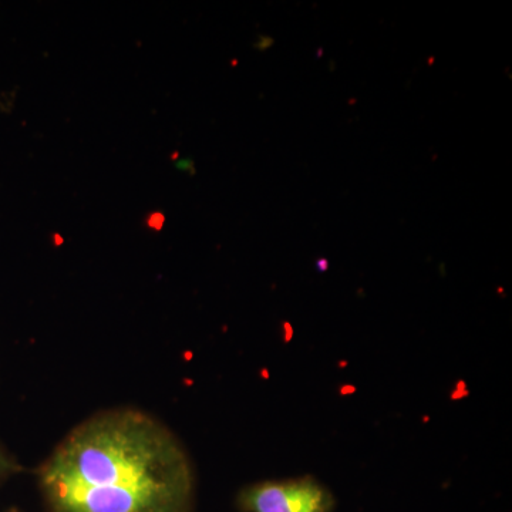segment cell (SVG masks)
<instances>
[{
  "instance_id": "cell-1",
  "label": "cell",
  "mask_w": 512,
  "mask_h": 512,
  "mask_svg": "<svg viewBox=\"0 0 512 512\" xmlns=\"http://www.w3.org/2000/svg\"><path fill=\"white\" fill-rule=\"evenodd\" d=\"M37 481L49 512H194L187 451L140 410L83 421L42 464Z\"/></svg>"
},
{
  "instance_id": "cell-4",
  "label": "cell",
  "mask_w": 512,
  "mask_h": 512,
  "mask_svg": "<svg viewBox=\"0 0 512 512\" xmlns=\"http://www.w3.org/2000/svg\"><path fill=\"white\" fill-rule=\"evenodd\" d=\"M0 512H22V511H19L18 508L10 507V508H8V510L0 511Z\"/></svg>"
},
{
  "instance_id": "cell-3",
  "label": "cell",
  "mask_w": 512,
  "mask_h": 512,
  "mask_svg": "<svg viewBox=\"0 0 512 512\" xmlns=\"http://www.w3.org/2000/svg\"><path fill=\"white\" fill-rule=\"evenodd\" d=\"M20 471H22V467L19 466L18 461L0 444V485Z\"/></svg>"
},
{
  "instance_id": "cell-2",
  "label": "cell",
  "mask_w": 512,
  "mask_h": 512,
  "mask_svg": "<svg viewBox=\"0 0 512 512\" xmlns=\"http://www.w3.org/2000/svg\"><path fill=\"white\" fill-rule=\"evenodd\" d=\"M237 505L242 512H335L336 501L326 485L303 476L248 485Z\"/></svg>"
}]
</instances>
